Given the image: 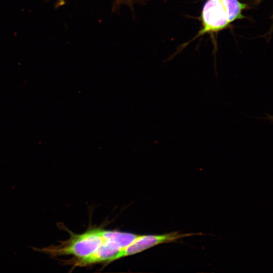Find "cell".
<instances>
[{
  "mask_svg": "<svg viewBox=\"0 0 273 273\" xmlns=\"http://www.w3.org/2000/svg\"><path fill=\"white\" fill-rule=\"evenodd\" d=\"M67 230L70 234V238L67 240L59 241V245L33 249L51 257L71 255L72 258H81L95 252L104 241L95 229L81 234H75Z\"/></svg>",
  "mask_w": 273,
  "mask_h": 273,
  "instance_id": "obj_1",
  "label": "cell"
},
{
  "mask_svg": "<svg viewBox=\"0 0 273 273\" xmlns=\"http://www.w3.org/2000/svg\"><path fill=\"white\" fill-rule=\"evenodd\" d=\"M203 235L201 233H181L179 231H174L161 235H139L130 244L105 262V265L121 258L140 253L158 245L176 242L177 240L185 237Z\"/></svg>",
  "mask_w": 273,
  "mask_h": 273,
  "instance_id": "obj_2",
  "label": "cell"
},
{
  "mask_svg": "<svg viewBox=\"0 0 273 273\" xmlns=\"http://www.w3.org/2000/svg\"><path fill=\"white\" fill-rule=\"evenodd\" d=\"M201 21L202 28L193 39L207 33H217L229 26L228 16L221 0H207L205 2Z\"/></svg>",
  "mask_w": 273,
  "mask_h": 273,
  "instance_id": "obj_3",
  "label": "cell"
},
{
  "mask_svg": "<svg viewBox=\"0 0 273 273\" xmlns=\"http://www.w3.org/2000/svg\"><path fill=\"white\" fill-rule=\"evenodd\" d=\"M121 249L114 242L104 240L98 249L89 255L81 258H71L61 260L62 264L72 265V268L77 266H85L106 262L116 255Z\"/></svg>",
  "mask_w": 273,
  "mask_h": 273,
  "instance_id": "obj_4",
  "label": "cell"
},
{
  "mask_svg": "<svg viewBox=\"0 0 273 273\" xmlns=\"http://www.w3.org/2000/svg\"><path fill=\"white\" fill-rule=\"evenodd\" d=\"M97 233L104 240H109L116 243L122 249L130 244L139 235L116 231L95 229Z\"/></svg>",
  "mask_w": 273,
  "mask_h": 273,
  "instance_id": "obj_5",
  "label": "cell"
},
{
  "mask_svg": "<svg viewBox=\"0 0 273 273\" xmlns=\"http://www.w3.org/2000/svg\"><path fill=\"white\" fill-rule=\"evenodd\" d=\"M226 11L230 23L245 18L243 12L248 6L239 0H221Z\"/></svg>",
  "mask_w": 273,
  "mask_h": 273,
  "instance_id": "obj_6",
  "label": "cell"
},
{
  "mask_svg": "<svg viewBox=\"0 0 273 273\" xmlns=\"http://www.w3.org/2000/svg\"><path fill=\"white\" fill-rule=\"evenodd\" d=\"M135 0H117V3L118 4H125L131 5Z\"/></svg>",
  "mask_w": 273,
  "mask_h": 273,
  "instance_id": "obj_7",
  "label": "cell"
},
{
  "mask_svg": "<svg viewBox=\"0 0 273 273\" xmlns=\"http://www.w3.org/2000/svg\"><path fill=\"white\" fill-rule=\"evenodd\" d=\"M56 7L58 8L59 7L63 6L65 4V0H56Z\"/></svg>",
  "mask_w": 273,
  "mask_h": 273,
  "instance_id": "obj_8",
  "label": "cell"
}]
</instances>
